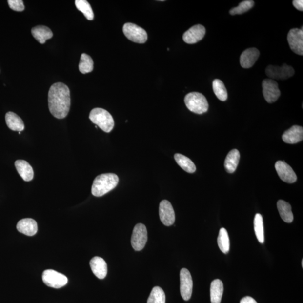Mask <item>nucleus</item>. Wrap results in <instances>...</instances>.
Wrapping results in <instances>:
<instances>
[{
    "mask_svg": "<svg viewBox=\"0 0 303 303\" xmlns=\"http://www.w3.org/2000/svg\"><path fill=\"white\" fill-rule=\"evenodd\" d=\"M283 140L287 144H296L303 140V127L298 125L292 126L283 135Z\"/></svg>",
    "mask_w": 303,
    "mask_h": 303,
    "instance_id": "obj_16",
    "label": "nucleus"
},
{
    "mask_svg": "<svg viewBox=\"0 0 303 303\" xmlns=\"http://www.w3.org/2000/svg\"><path fill=\"white\" fill-rule=\"evenodd\" d=\"M148 240L147 228L144 224L138 223L134 227L131 243L133 249L136 251L143 249Z\"/></svg>",
    "mask_w": 303,
    "mask_h": 303,
    "instance_id": "obj_8",
    "label": "nucleus"
},
{
    "mask_svg": "<svg viewBox=\"0 0 303 303\" xmlns=\"http://www.w3.org/2000/svg\"><path fill=\"white\" fill-rule=\"evenodd\" d=\"M293 4L294 6L297 10L303 11V0H294L293 1Z\"/></svg>",
    "mask_w": 303,
    "mask_h": 303,
    "instance_id": "obj_34",
    "label": "nucleus"
},
{
    "mask_svg": "<svg viewBox=\"0 0 303 303\" xmlns=\"http://www.w3.org/2000/svg\"><path fill=\"white\" fill-rule=\"evenodd\" d=\"M302 267H303V260L302 261Z\"/></svg>",
    "mask_w": 303,
    "mask_h": 303,
    "instance_id": "obj_36",
    "label": "nucleus"
},
{
    "mask_svg": "<svg viewBox=\"0 0 303 303\" xmlns=\"http://www.w3.org/2000/svg\"><path fill=\"white\" fill-rule=\"evenodd\" d=\"M93 61L91 56L86 54H82L81 57L79 70L82 74L92 72L93 70Z\"/></svg>",
    "mask_w": 303,
    "mask_h": 303,
    "instance_id": "obj_30",
    "label": "nucleus"
},
{
    "mask_svg": "<svg viewBox=\"0 0 303 303\" xmlns=\"http://www.w3.org/2000/svg\"><path fill=\"white\" fill-rule=\"evenodd\" d=\"M260 52L256 48H250L242 52L241 56L240 63L243 68L252 67L259 58Z\"/></svg>",
    "mask_w": 303,
    "mask_h": 303,
    "instance_id": "obj_15",
    "label": "nucleus"
},
{
    "mask_svg": "<svg viewBox=\"0 0 303 303\" xmlns=\"http://www.w3.org/2000/svg\"><path fill=\"white\" fill-rule=\"evenodd\" d=\"M213 92L218 98L222 101H225L228 98L227 89L223 82L216 79L213 81Z\"/></svg>",
    "mask_w": 303,
    "mask_h": 303,
    "instance_id": "obj_28",
    "label": "nucleus"
},
{
    "mask_svg": "<svg viewBox=\"0 0 303 303\" xmlns=\"http://www.w3.org/2000/svg\"><path fill=\"white\" fill-rule=\"evenodd\" d=\"M119 181L118 176L115 174L100 175L93 181L92 194L95 197H102L115 188L118 184Z\"/></svg>",
    "mask_w": 303,
    "mask_h": 303,
    "instance_id": "obj_2",
    "label": "nucleus"
},
{
    "mask_svg": "<svg viewBox=\"0 0 303 303\" xmlns=\"http://www.w3.org/2000/svg\"><path fill=\"white\" fill-rule=\"evenodd\" d=\"M205 32L204 26L196 25L184 33L182 39L186 43L195 44L203 39Z\"/></svg>",
    "mask_w": 303,
    "mask_h": 303,
    "instance_id": "obj_14",
    "label": "nucleus"
},
{
    "mask_svg": "<svg viewBox=\"0 0 303 303\" xmlns=\"http://www.w3.org/2000/svg\"><path fill=\"white\" fill-rule=\"evenodd\" d=\"M240 303H258L254 299L250 297L243 298Z\"/></svg>",
    "mask_w": 303,
    "mask_h": 303,
    "instance_id": "obj_35",
    "label": "nucleus"
},
{
    "mask_svg": "<svg viewBox=\"0 0 303 303\" xmlns=\"http://www.w3.org/2000/svg\"><path fill=\"white\" fill-rule=\"evenodd\" d=\"M32 36L39 43L44 44L53 37L51 30L46 26L39 25L32 29Z\"/></svg>",
    "mask_w": 303,
    "mask_h": 303,
    "instance_id": "obj_20",
    "label": "nucleus"
},
{
    "mask_svg": "<svg viewBox=\"0 0 303 303\" xmlns=\"http://www.w3.org/2000/svg\"><path fill=\"white\" fill-rule=\"evenodd\" d=\"M5 121L9 128L13 131H18L19 132L24 130V123L22 119L13 112H8L5 115Z\"/></svg>",
    "mask_w": 303,
    "mask_h": 303,
    "instance_id": "obj_21",
    "label": "nucleus"
},
{
    "mask_svg": "<svg viewBox=\"0 0 303 303\" xmlns=\"http://www.w3.org/2000/svg\"><path fill=\"white\" fill-rule=\"evenodd\" d=\"M223 293V285L222 280H213L211 284L210 294L211 303H220Z\"/></svg>",
    "mask_w": 303,
    "mask_h": 303,
    "instance_id": "obj_23",
    "label": "nucleus"
},
{
    "mask_svg": "<svg viewBox=\"0 0 303 303\" xmlns=\"http://www.w3.org/2000/svg\"><path fill=\"white\" fill-rule=\"evenodd\" d=\"M89 119L106 133H110L113 129L115 122L113 118L107 110L101 108H95L89 114Z\"/></svg>",
    "mask_w": 303,
    "mask_h": 303,
    "instance_id": "obj_3",
    "label": "nucleus"
},
{
    "mask_svg": "<svg viewBox=\"0 0 303 303\" xmlns=\"http://www.w3.org/2000/svg\"><path fill=\"white\" fill-rule=\"evenodd\" d=\"M239 160H240V153L237 149H233L226 157L224 161V167L227 173H233L238 166Z\"/></svg>",
    "mask_w": 303,
    "mask_h": 303,
    "instance_id": "obj_22",
    "label": "nucleus"
},
{
    "mask_svg": "<svg viewBox=\"0 0 303 303\" xmlns=\"http://www.w3.org/2000/svg\"><path fill=\"white\" fill-rule=\"evenodd\" d=\"M254 5V1L252 0H246V1H242L237 7L230 10V14L232 16H235L237 14H244L247 11L251 9Z\"/></svg>",
    "mask_w": 303,
    "mask_h": 303,
    "instance_id": "obj_32",
    "label": "nucleus"
},
{
    "mask_svg": "<svg viewBox=\"0 0 303 303\" xmlns=\"http://www.w3.org/2000/svg\"><path fill=\"white\" fill-rule=\"evenodd\" d=\"M254 227L258 241L263 244L264 242L263 222V216L260 213H257L254 218Z\"/></svg>",
    "mask_w": 303,
    "mask_h": 303,
    "instance_id": "obj_27",
    "label": "nucleus"
},
{
    "mask_svg": "<svg viewBox=\"0 0 303 303\" xmlns=\"http://www.w3.org/2000/svg\"><path fill=\"white\" fill-rule=\"evenodd\" d=\"M262 85L265 101L269 103L275 102L281 95L278 83L271 79H266L263 81Z\"/></svg>",
    "mask_w": 303,
    "mask_h": 303,
    "instance_id": "obj_10",
    "label": "nucleus"
},
{
    "mask_svg": "<svg viewBox=\"0 0 303 303\" xmlns=\"http://www.w3.org/2000/svg\"><path fill=\"white\" fill-rule=\"evenodd\" d=\"M90 266L94 275L99 279L106 278L107 274V265L102 258L95 257L90 261Z\"/></svg>",
    "mask_w": 303,
    "mask_h": 303,
    "instance_id": "obj_17",
    "label": "nucleus"
},
{
    "mask_svg": "<svg viewBox=\"0 0 303 303\" xmlns=\"http://www.w3.org/2000/svg\"><path fill=\"white\" fill-rule=\"evenodd\" d=\"M160 218L164 225H173L175 222L174 208L169 201L163 200L161 202L159 207Z\"/></svg>",
    "mask_w": 303,
    "mask_h": 303,
    "instance_id": "obj_12",
    "label": "nucleus"
},
{
    "mask_svg": "<svg viewBox=\"0 0 303 303\" xmlns=\"http://www.w3.org/2000/svg\"><path fill=\"white\" fill-rule=\"evenodd\" d=\"M293 28L291 29L287 35V41L291 50L294 53L299 55H303V29Z\"/></svg>",
    "mask_w": 303,
    "mask_h": 303,
    "instance_id": "obj_9",
    "label": "nucleus"
},
{
    "mask_svg": "<svg viewBox=\"0 0 303 303\" xmlns=\"http://www.w3.org/2000/svg\"><path fill=\"white\" fill-rule=\"evenodd\" d=\"M275 168L281 179L284 182L293 184L297 180V176L293 168L283 161H279L275 164Z\"/></svg>",
    "mask_w": 303,
    "mask_h": 303,
    "instance_id": "obj_13",
    "label": "nucleus"
},
{
    "mask_svg": "<svg viewBox=\"0 0 303 303\" xmlns=\"http://www.w3.org/2000/svg\"><path fill=\"white\" fill-rule=\"evenodd\" d=\"M123 32L127 39L135 43H144L148 40L147 33L144 29L130 22L123 25Z\"/></svg>",
    "mask_w": 303,
    "mask_h": 303,
    "instance_id": "obj_5",
    "label": "nucleus"
},
{
    "mask_svg": "<svg viewBox=\"0 0 303 303\" xmlns=\"http://www.w3.org/2000/svg\"><path fill=\"white\" fill-rule=\"evenodd\" d=\"M218 244L222 251L227 254L230 250V239L227 230L224 228L220 230L218 238Z\"/></svg>",
    "mask_w": 303,
    "mask_h": 303,
    "instance_id": "obj_26",
    "label": "nucleus"
},
{
    "mask_svg": "<svg viewBox=\"0 0 303 303\" xmlns=\"http://www.w3.org/2000/svg\"><path fill=\"white\" fill-rule=\"evenodd\" d=\"M186 106L194 113L202 114L207 112L208 103L206 98L202 93L191 92L186 95L184 99Z\"/></svg>",
    "mask_w": 303,
    "mask_h": 303,
    "instance_id": "obj_4",
    "label": "nucleus"
},
{
    "mask_svg": "<svg viewBox=\"0 0 303 303\" xmlns=\"http://www.w3.org/2000/svg\"><path fill=\"white\" fill-rule=\"evenodd\" d=\"M181 279V293L183 299L188 301L192 297L193 280L190 273L186 268H182L180 274Z\"/></svg>",
    "mask_w": 303,
    "mask_h": 303,
    "instance_id": "obj_11",
    "label": "nucleus"
},
{
    "mask_svg": "<svg viewBox=\"0 0 303 303\" xmlns=\"http://www.w3.org/2000/svg\"><path fill=\"white\" fill-rule=\"evenodd\" d=\"M147 303H166V295L162 289L159 286L153 287Z\"/></svg>",
    "mask_w": 303,
    "mask_h": 303,
    "instance_id": "obj_31",
    "label": "nucleus"
},
{
    "mask_svg": "<svg viewBox=\"0 0 303 303\" xmlns=\"http://www.w3.org/2000/svg\"><path fill=\"white\" fill-rule=\"evenodd\" d=\"M75 4L78 10L81 11L88 20H92L94 19V14L91 5L86 0H76Z\"/></svg>",
    "mask_w": 303,
    "mask_h": 303,
    "instance_id": "obj_29",
    "label": "nucleus"
},
{
    "mask_svg": "<svg viewBox=\"0 0 303 303\" xmlns=\"http://www.w3.org/2000/svg\"><path fill=\"white\" fill-rule=\"evenodd\" d=\"M17 229L20 233L32 237L35 235L38 231V226L35 220L24 219L18 222Z\"/></svg>",
    "mask_w": 303,
    "mask_h": 303,
    "instance_id": "obj_18",
    "label": "nucleus"
},
{
    "mask_svg": "<svg viewBox=\"0 0 303 303\" xmlns=\"http://www.w3.org/2000/svg\"><path fill=\"white\" fill-rule=\"evenodd\" d=\"M48 108L56 118L62 119L68 115L70 107V89L64 83H54L48 95Z\"/></svg>",
    "mask_w": 303,
    "mask_h": 303,
    "instance_id": "obj_1",
    "label": "nucleus"
},
{
    "mask_svg": "<svg viewBox=\"0 0 303 303\" xmlns=\"http://www.w3.org/2000/svg\"><path fill=\"white\" fill-rule=\"evenodd\" d=\"M42 280L48 286L59 289L66 285L68 279L64 275L53 269H47L43 272Z\"/></svg>",
    "mask_w": 303,
    "mask_h": 303,
    "instance_id": "obj_6",
    "label": "nucleus"
},
{
    "mask_svg": "<svg viewBox=\"0 0 303 303\" xmlns=\"http://www.w3.org/2000/svg\"><path fill=\"white\" fill-rule=\"evenodd\" d=\"M15 166L20 177L25 182L31 181L34 177L33 168L24 160H19L15 162Z\"/></svg>",
    "mask_w": 303,
    "mask_h": 303,
    "instance_id": "obj_19",
    "label": "nucleus"
},
{
    "mask_svg": "<svg viewBox=\"0 0 303 303\" xmlns=\"http://www.w3.org/2000/svg\"><path fill=\"white\" fill-rule=\"evenodd\" d=\"M174 158L179 166L187 173H194L196 171L195 164L188 157L179 153H176Z\"/></svg>",
    "mask_w": 303,
    "mask_h": 303,
    "instance_id": "obj_25",
    "label": "nucleus"
},
{
    "mask_svg": "<svg viewBox=\"0 0 303 303\" xmlns=\"http://www.w3.org/2000/svg\"><path fill=\"white\" fill-rule=\"evenodd\" d=\"M10 8L16 11H22L25 9V6L22 0H8L7 1Z\"/></svg>",
    "mask_w": 303,
    "mask_h": 303,
    "instance_id": "obj_33",
    "label": "nucleus"
},
{
    "mask_svg": "<svg viewBox=\"0 0 303 303\" xmlns=\"http://www.w3.org/2000/svg\"><path fill=\"white\" fill-rule=\"evenodd\" d=\"M295 73L293 67L287 64L282 66L269 65L265 69V74L271 80H286L294 76Z\"/></svg>",
    "mask_w": 303,
    "mask_h": 303,
    "instance_id": "obj_7",
    "label": "nucleus"
},
{
    "mask_svg": "<svg viewBox=\"0 0 303 303\" xmlns=\"http://www.w3.org/2000/svg\"><path fill=\"white\" fill-rule=\"evenodd\" d=\"M277 206L281 218L283 222L287 223H291L293 222L294 216L291 205L289 203L283 200H279L277 203Z\"/></svg>",
    "mask_w": 303,
    "mask_h": 303,
    "instance_id": "obj_24",
    "label": "nucleus"
}]
</instances>
